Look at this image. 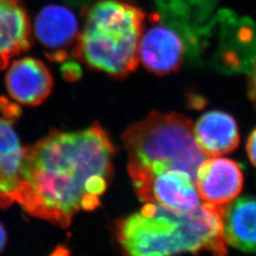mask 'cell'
<instances>
[{"label":"cell","instance_id":"obj_4","mask_svg":"<svg viewBox=\"0 0 256 256\" xmlns=\"http://www.w3.org/2000/svg\"><path fill=\"white\" fill-rule=\"evenodd\" d=\"M129 164L151 170L180 169L194 182L205 154L198 146L191 120L178 113L152 112L124 134Z\"/></svg>","mask_w":256,"mask_h":256},{"label":"cell","instance_id":"obj_14","mask_svg":"<svg viewBox=\"0 0 256 256\" xmlns=\"http://www.w3.org/2000/svg\"><path fill=\"white\" fill-rule=\"evenodd\" d=\"M246 149L250 162L256 167V128L248 138Z\"/></svg>","mask_w":256,"mask_h":256},{"label":"cell","instance_id":"obj_15","mask_svg":"<svg viewBox=\"0 0 256 256\" xmlns=\"http://www.w3.org/2000/svg\"><path fill=\"white\" fill-rule=\"evenodd\" d=\"M248 94L256 108V59L250 70V78L248 82Z\"/></svg>","mask_w":256,"mask_h":256},{"label":"cell","instance_id":"obj_6","mask_svg":"<svg viewBox=\"0 0 256 256\" xmlns=\"http://www.w3.org/2000/svg\"><path fill=\"white\" fill-rule=\"evenodd\" d=\"M20 113L16 104L0 97V207H8L16 200L24 156L14 129Z\"/></svg>","mask_w":256,"mask_h":256},{"label":"cell","instance_id":"obj_7","mask_svg":"<svg viewBox=\"0 0 256 256\" xmlns=\"http://www.w3.org/2000/svg\"><path fill=\"white\" fill-rule=\"evenodd\" d=\"M188 52L187 41L178 30L155 23L142 34L138 61L150 72L166 75L178 70Z\"/></svg>","mask_w":256,"mask_h":256},{"label":"cell","instance_id":"obj_3","mask_svg":"<svg viewBox=\"0 0 256 256\" xmlns=\"http://www.w3.org/2000/svg\"><path fill=\"white\" fill-rule=\"evenodd\" d=\"M144 20L130 0H96L86 12L74 57L111 76H128L138 66Z\"/></svg>","mask_w":256,"mask_h":256},{"label":"cell","instance_id":"obj_13","mask_svg":"<svg viewBox=\"0 0 256 256\" xmlns=\"http://www.w3.org/2000/svg\"><path fill=\"white\" fill-rule=\"evenodd\" d=\"M226 242L247 252H256V198H241L222 208Z\"/></svg>","mask_w":256,"mask_h":256},{"label":"cell","instance_id":"obj_1","mask_svg":"<svg viewBox=\"0 0 256 256\" xmlns=\"http://www.w3.org/2000/svg\"><path fill=\"white\" fill-rule=\"evenodd\" d=\"M114 153L98 124L74 132L52 130L24 148L16 202L28 214L68 228L76 214L100 205Z\"/></svg>","mask_w":256,"mask_h":256},{"label":"cell","instance_id":"obj_16","mask_svg":"<svg viewBox=\"0 0 256 256\" xmlns=\"http://www.w3.org/2000/svg\"><path fill=\"white\" fill-rule=\"evenodd\" d=\"M5 243H6V232L4 228L2 227V225L0 224V252L5 246Z\"/></svg>","mask_w":256,"mask_h":256},{"label":"cell","instance_id":"obj_12","mask_svg":"<svg viewBox=\"0 0 256 256\" xmlns=\"http://www.w3.org/2000/svg\"><path fill=\"white\" fill-rule=\"evenodd\" d=\"M196 140L205 155L210 156L232 153L240 142L236 122L222 111L205 113L194 128Z\"/></svg>","mask_w":256,"mask_h":256},{"label":"cell","instance_id":"obj_10","mask_svg":"<svg viewBox=\"0 0 256 256\" xmlns=\"http://www.w3.org/2000/svg\"><path fill=\"white\" fill-rule=\"evenodd\" d=\"M54 80L46 64L32 57L16 60L6 75L10 96L18 104L38 106L52 92Z\"/></svg>","mask_w":256,"mask_h":256},{"label":"cell","instance_id":"obj_8","mask_svg":"<svg viewBox=\"0 0 256 256\" xmlns=\"http://www.w3.org/2000/svg\"><path fill=\"white\" fill-rule=\"evenodd\" d=\"M34 28V36L46 48L50 60L63 62L70 50L74 57L80 28L72 10L62 5H48L37 14Z\"/></svg>","mask_w":256,"mask_h":256},{"label":"cell","instance_id":"obj_11","mask_svg":"<svg viewBox=\"0 0 256 256\" xmlns=\"http://www.w3.org/2000/svg\"><path fill=\"white\" fill-rule=\"evenodd\" d=\"M32 45V25L18 0H0V72Z\"/></svg>","mask_w":256,"mask_h":256},{"label":"cell","instance_id":"obj_5","mask_svg":"<svg viewBox=\"0 0 256 256\" xmlns=\"http://www.w3.org/2000/svg\"><path fill=\"white\" fill-rule=\"evenodd\" d=\"M128 172L142 202L156 203L169 210L183 212L200 206L196 182L183 170H151L129 164Z\"/></svg>","mask_w":256,"mask_h":256},{"label":"cell","instance_id":"obj_9","mask_svg":"<svg viewBox=\"0 0 256 256\" xmlns=\"http://www.w3.org/2000/svg\"><path fill=\"white\" fill-rule=\"evenodd\" d=\"M244 176L236 162L214 158L205 160L198 169L196 187L202 200L216 206L232 202L243 189Z\"/></svg>","mask_w":256,"mask_h":256},{"label":"cell","instance_id":"obj_2","mask_svg":"<svg viewBox=\"0 0 256 256\" xmlns=\"http://www.w3.org/2000/svg\"><path fill=\"white\" fill-rule=\"evenodd\" d=\"M222 208L204 203L196 210L176 212L156 203L118 220L117 240L130 256H164L184 252L227 254Z\"/></svg>","mask_w":256,"mask_h":256}]
</instances>
